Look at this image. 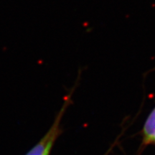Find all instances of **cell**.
Returning <instances> with one entry per match:
<instances>
[{
	"mask_svg": "<svg viewBox=\"0 0 155 155\" xmlns=\"http://www.w3.org/2000/svg\"><path fill=\"white\" fill-rule=\"evenodd\" d=\"M64 108H65V106L63 108H62L51 129L48 131V132L41 139V141L25 155H45L48 152H50L54 141H55L60 132V121L63 116Z\"/></svg>",
	"mask_w": 155,
	"mask_h": 155,
	"instance_id": "cell-1",
	"label": "cell"
},
{
	"mask_svg": "<svg viewBox=\"0 0 155 155\" xmlns=\"http://www.w3.org/2000/svg\"><path fill=\"white\" fill-rule=\"evenodd\" d=\"M143 135L145 144H152L155 137V108L146 120L143 129Z\"/></svg>",
	"mask_w": 155,
	"mask_h": 155,
	"instance_id": "cell-2",
	"label": "cell"
},
{
	"mask_svg": "<svg viewBox=\"0 0 155 155\" xmlns=\"http://www.w3.org/2000/svg\"><path fill=\"white\" fill-rule=\"evenodd\" d=\"M49 154H50V152H48L45 155H49Z\"/></svg>",
	"mask_w": 155,
	"mask_h": 155,
	"instance_id": "cell-4",
	"label": "cell"
},
{
	"mask_svg": "<svg viewBox=\"0 0 155 155\" xmlns=\"http://www.w3.org/2000/svg\"><path fill=\"white\" fill-rule=\"evenodd\" d=\"M152 144H155V137L154 138V139H153V141H152Z\"/></svg>",
	"mask_w": 155,
	"mask_h": 155,
	"instance_id": "cell-3",
	"label": "cell"
}]
</instances>
